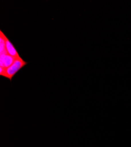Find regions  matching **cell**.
I'll list each match as a JSON object with an SVG mask.
<instances>
[{
    "mask_svg": "<svg viewBox=\"0 0 131 147\" xmlns=\"http://www.w3.org/2000/svg\"><path fill=\"white\" fill-rule=\"evenodd\" d=\"M28 64V63L23 60L20 57L17 58L14 64L10 66L9 68L6 69V73L5 78L9 79L10 81L12 80L16 74L21 69L24 67Z\"/></svg>",
    "mask_w": 131,
    "mask_h": 147,
    "instance_id": "1",
    "label": "cell"
},
{
    "mask_svg": "<svg viewBox=\"0 0 131 147\" xmlns=\"http://www.w3.org/2000/svg\"><path fill=\"white\" fill-rule=\"evenodd\" d=\"M17 58H15L5 53L0 55V67L8 68L15 62Z\"/></svg>",
    "mask_w": 131,
    "mask_h": 147,
    "instance_id": "2",
    "label": "cell"
},
{
    "mask_svg": "<svg viewBox=\"0 0 131 147\" xmlns=\"http://www.w3.org/2000/svg\"><path fill=\"white\" fill-rule=\"evenodd\" d=\"M6 51L8 54L13 56L15 58L19 57V55L18 52L17 51L16 48L14 46L9 40L7 37L6 38Z\"/></svg>",
    "mask_w": 131,
    "mask_h": 147,
    "instance_id": "3",
    "label": "cell"
},
{
    "mask_svg": "<svg viewBox=\"0 0 131 147\" xmlns=\"http://www.w3.org/2000/svg\"><path fill=\"white\" fill-rule=\"evenodd\" d=\"M6 38L7 36L2 32V31H0V54H3L5 53H7Z\"/></svg>",
    "mask_w": 131,
    "mask_h": 147,
    "instance_id": "4",
    "label": "cell"
},
{
    "mask_svg": "<svg viewBox=\"0 0 131 147\" xmlns=\"http://www.w3.org/2000/svg\"><path fill=\"white\" fill-rule=\"evenodd\" d=\"M6 69L7 68H5L0 67V76L5 77V73H6Z\"/></svg>",
    "mask_w": 131,
    "mask_h": 147,
    "instance_id": "5",
    "label": "cell"
}]
</instances>
